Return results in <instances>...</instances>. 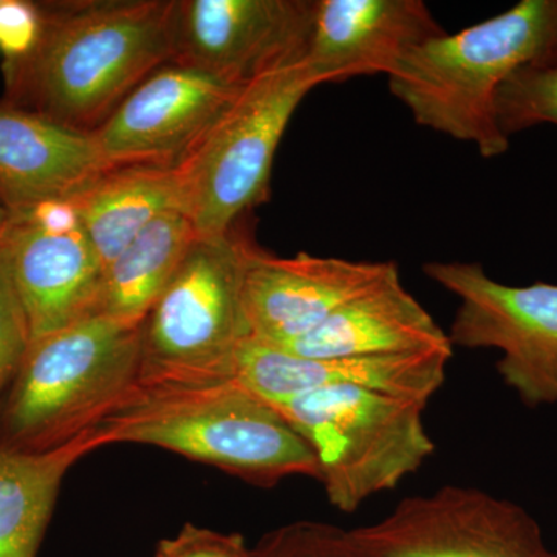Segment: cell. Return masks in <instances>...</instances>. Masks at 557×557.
I'll list each match as a JSON object with an SVG mask.
<instances>
[{
	"mask_svg": "<svg viewBox=\"0 0 557 557\" xmlns=\"http://www.w3.org/2000/svg\"><path fill=\"white\" fill-rule=\"evenodd\" d=\"M234 228L197 237L141 322L139 386H201L233 380L252 338L244 281L255 248Z\"/></svg>",
	"mask_w": 557,
	"mask_h": 557,
	"instance_id": "cell-5",
	"label": "cell"
},
{
	"mask_svg": "<svg viewBox=\"0 0 557 557\" xmlns=\"http://www.w3.org/2000/svg\"><path fill=\"white\" fill-rule=\"evenodd\" d=\"M251 557H351L346 530L299 520L269 531L251 547Z\"/></svg>",
	"mask_w": 557,
	"mask_h": 557,
	"instance_id": "cell-23",
	"label": "cell"
},
{
	"mask_svg": "<svg viewBox=\"0 0 557 557\" xmlns=\"http://www.w3.org/2000/svg\"><path fill=\"white\" fill-rule=\"evenodd\" d=\"M278 348L306 358H341L453 350V344L398 276L351 300L313 332Z\"/></svg>",
	"mask_w": 557,
	"mask_h": 557,
	"instance_id": "cell-17",
	"label": "cell"
},
{
	"mask_svg": "<svg viewBox=\"0 0 557 557\" xmlns=\"http://www.w3.org/2000/svg\"><path fill=\"white\" fill-rule=\"evenodd\" d=\"M10 223V211L2 203H0V242L3 240V236H5L7 228H9Z\"/></svg>",
	"mask_w": 557,
	"mask_h": 557,
	"instance_id": "cell-26",
	"label": "cell"
},
{
	"mask_svg": "<svg viewBox=\"0 0 557 557\" xmlns=\"http://www.w3.org/2000/svg\"><path fill=\"white\" fill-rule=\"evenodd\" d=\"M102 446L91 429L47 453L0 450V557H38L65 475Z\"/></svg>",
	"mask_w": 557,
	"mask_h": 557,
	"instance_id": "cell-19",
	"label": "cell"
},
{
	"mask_svg": "<svg viewBox=\"0 0 557 557\" xmlns=\"http://www.w3.org/2000/svg\"><path fill=\"white\" fill-rule=\"evenodd\" d=\"M346 541L351 557H557L525 508L458 485L403 498L379 522L346 530Z\"/></svg>",
	"mask_w": 557,
	"mask_h": 557,
	"instance_id": "cell-9",
	"label": "cell"
},
{
	"mask_svg": "<svg viewBox=\"0 0 557 557\" xmlns=\"http://www.w3.org/2000/svg\"><path fill=\"white\" fill-rule=\"evenodd\" d=\"M69 201L104 270L153 219L183 209L175 166L159 164L110 168Z\"/></svg>",
	"mask_w": 557,
	"mask_h": 557,
	"instance_id": "cell-18",
	"label": "cell"
},
{
	"mask_svg": "<svg viewBox=\"0 0 557 557\" xmlns=\"http://www.w3.org/2000/svg\"><path fill=\"white\" fill-rule=\"evenodd\" d=\"M398 276L394 262H355L307 252L278 258L255 245L244 281L252 339L285 347L351 300Z\"/></svg>",
	"mask_w": 557,
	"mask_h": 557,
	"instance_id": "cell-13",
	"label": "cell"
},
{
	"mask_svg": "<svg viewBox=\"0 0 557 557\" xmlns=\"http://www.w3.org/2000/svg\"><path fill=\"white\" fill-rule=\"evenodd\" d=\"M175 0H94L40 7L35 46L3 61V101L94 134L172 61Z\"/></svg>",
	"mask_w": 557,
	"mask_h": 557,
	"instance_id": "cell-1",
	"label": "cell"
},
{
	"mask_svg": "<svg viewBox=\"0 0 557 557\" xmlns=\"http://www.w3.org/2000/svg\"><path fill=\"white\" fill-rule=\"evenodd\" d=\"M453 350L306 358L248 339L234 362L237 383L270 405L325 387H358L429 403L445 384Z\"/></svg>",
	"mask_w": 557,
	"mask_h": 557,
	"instance_id": "cell-14",
	"label": "cell"
},
{
	"mask_svg": "<svg viewBox=\"0 0 557 557\" xmlns=\"http://www.w3.org/2000/svg\"><path fill=\"white\" fill-rule=\"evenodd\" d=\"M30 343L27 314L11 277L5 248L0 242V412Z\"/></svg>",
	"mask_w": 557,
	"mask_h": 557,
	"instance_id": "cell-22",
	"label": "cell"
},
{
	"mask_svg": "<svg viewBox=\"0 0 557 557\" xmlns=\"http://www.w3.org/2000/svg\"><path fill=\"white\" fill-rule=\"evenodd\" d=\"M197 237L183 209L153 219L106 267L98 314L143 322Z\"/></svg>",
	"mask_w": 557,
	"mask_h": 557,
	"instance_id": "cell-20",
	"label": "cell"
},
{
	"mask_svg": "<svg viewBox=\"0 0 557 557\" xmlns=\"http://www.w3.org/2000/svg\"><path fill=\"white\" fill-rule=\"evenodd\" d=\"M40 30V5L24 0H0V54L3 61L24 57Z\"/></svg>",
	"mask_w": 557,
	"mask_h": 557,
	"instance_id": "cell-25",
	"label": "cell"
},
{
	"mask_svg": "<svg viewBox=\"0 0 557 557\" xmlns=\"http://www.w3.org/2000/svg\"><path fill=\"white\" fill-rule=\"evenodd\" d=\"M106 446H156L260 487L292 475L319 479L306 442L270 403L236 380L139 386L94 428Z\"/></svg>",
	"mask_w": 557,
	"mask_h": 557,
	"instance_id": "cell-3",
	"label": "cell"
},
{
	"mask_svg": "<svg viewBox=\"0 0 557 557\" xmlns=\"http://www.w3.org/2000/svg\"><path fill=\"white\" fill-rule=\"evenodd\" d=\"M153 557H251V547L239 533L186 523L174 537L159 542Z\"/></svg>",
	"mask_w": 557,
	"mask_h": 557,
	"instance_id": "cell-24",
	"label": "cell"
},
{
	"mask_svg": "<svg viewBox=\"0 0 557 557\" xmlns=\"http://www.w3.org/2000/svg\"><path fill=\"white\" fill-rule=\"evenodd\" d=\"M321 84L306 61L252 81L175 164L183 209L200 237L230 233L270 200L278 143L300 101Z\"/></svg>",
	"mask_w": 557,
	"mask_h": 557,
	"instance_id": "cell-7",
	"label": "cell"
},
{
	"mask_svg": "<svg viewBox=\"0 0 557 557\" xmlns=\"http://www.w3.org/2000/svg\"><path fill=\"white\" fill-rule=\"evenodd\" d=\"M557 61V0H522L472 27L410 51L388 90L418 126L471 143L483 159L509 149L496 119L498 90L531 64Z\"/></svg>",
	"mask_w": 557,
	"mask_h": 557,
	"instance_id": "cell-2",
	"label": "cell"
},
{
	"mask_svg": "<svg viewBox=\"0 0 557 557\" xmlns=\"http://www.w3.org/2000/svg\"><path fill=\"white\" fill-rule=\"evenodd\" d=\"M2 245L32 341L98 314L104 265L69 200L10 214Z\"/></svg>",
	"mask_w": 557,
	"mask_h": 557,
	"instance_id": "cell-11",
	"label": "cell"
},
{
	"mask_svg": "<svg viewBox=\"0 0 557 557\" xmlns=\"http://www.w3.org/2000/svg\"><path fill=\"white\" fill-rule=\"evenodd\" d=\"M496 119L508 139L539 124L557 126V61L516 70L498 90Z\"/></svg>",
	"mask_w": 557,
	"mask_h": 557,
	"instance_id": "cell-21",
	"label": "cell"
},
{
	"mask_svg": "<svg viewBox=\"0 0 557 557\" xmlns=\"http://www.w3.org/2000/svg\"><path fill=\"white\" fill-rule=\"evenodd\" d=\"M110 168L90 132L0 101V203L10 214L70 200Z\"/></svg>",
	"mask_w": 557,
	"mask_h": 557,
	"instance_id": "cell-16",
	"label": "cell"
},
{
	"mask_svg": "<svg viewBox=\"0 0 557 557\" xmlns=\"http://www.w3.org/2000/svg\"><path fill=\"white\" fill-rule=\"evenodd\" d=\"M309 443L330 505L357 511L434 456L426 403L358 387H325L271 405Z\"/></svg>",
	"mask_w": 557,
	"mask_h": 557,
	"instance_id": "cell-6",
	"label": "cell"
},
{
	"mask_svg": "<svg viewBox=\"0 0 557 557\" xmlns=\"http://www.w3.org/2000/svg\"><path fill=\"white\" fill-rule=\"evenodd\" d=\"M139 369L141 322L95 314L33 339L0 412V450L67 445L137 387Z\"/></svg>",
	"mask_w": 557,
	"mask_h": 557,
	"instance_id": "cell-4",
	"label": "cell"
},
{
	"mask_svg": "<svg viewBox=\"0 0 557 557\" xmlns=\"http://www.w3.org/2000/svg\"><path fill=\"white\" fill-rule=\"evenodd\" d=\"M244 87L168 62L113 110L94 137L112 166H175Z\"/></svg>",
	"mask_w": 557,
	"mask_h": 557,
	"instance_id": "cell-12",
	"label": "cell"
},
{
	"mask_svg": "<svg viewBox=\"0 0 557 557\" xmlns=\"http://www.w3.org/2000/svg\"><path fill=\"white\" fill-rule=\"evenodd\" d=\"M446 33L423 0H317L306 64L322 84L388 76Z\"/></svg>",
	"mask_w": 557,
	"mask_h": 557,
	"instance_id": "cell-15",
	"label": "cell"
},
{
	"mask_svg": "<svg viewBox=\"0 0 557 557\" xmlns=\"http://www.w3.org/2000/svg\"><path fill=\"white\" fill-rule=\"evenodd\" d=\"M317 0H175L171 62L237 86L302 64Z\"/></svg>",
	"mask_w": 557,
	"mask_h": 557,
	"instance_id": "cell-10",
	"label": "cell"
},
{
	"mask_svg": "<svg viewBox=\"0 0 557 557\" xmlns=\"http://www.w3.org/2000/svg\"><path fill=\"white\" fill-rule=\"evenodd\" d=\"M423 273L460 302L453 347L497 348L498 375L527 408L557 405V285L512 287L471 262H429Z\"/></svg>",
	"mask_w": 557,
	"mask_h": 557,
	"instance_id": "cell-8",
	"label": "cell"
}]
</instances>
